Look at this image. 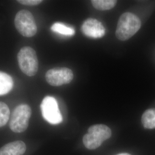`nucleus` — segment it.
<instances>
[{
  "instance_id": "6e6552de",
  "label": "nucleus",
  "mask_w": 155,
  "mask_h": 155,
  "mask_svg": "<svg viewBox=\"0 0 155 155\" xmlns=\"http://www.w3.org/2000/svg\"><path fill=\"white\" fill-rule=\"evenodd\" d=\"M81 31L86 36L93 39L101 38L106 33L105 28L102 22L93 18H87L83 22Z\"/></svg>"
},
{
  "instance_id": "0eeeda50",
  "label": "nucleus",
  "mask_w": 155,
  "mask_h": 155,
  "mask_svg": "<svg viewBox=\"0 0 155 155\" xmlns=\"http://www.w3.org/2000/svg\"><path fill=\"white\" fill-rule=\"evenodd\" d=\"M74 78L72 70L67 67H58L49 70L45 74L47 82L53 86L70 83Z\"/></svg>"
},
{
  "instance_id": "dca6fc26",
  "label": "nucleus",
  "mask_w": 155,
  "mask_h": 155,
  "mask_svg": "<svg viewBox=\"0 0 155 155\" xmlns=\"http://www.w3.org/2000/svg\"><path fill=\"white\" fill-rule=\"evenodd\" d=\"M117 155H131L129 153H120V154H118Z\"/></svg>"
},
{
  "instance_id": "4468645a",
  "label": "nucleus",
  "mask_w": 155,
  "mask_h": 155,
  "mask_svg": "<svg viewBox=\"0 0 155 155\" xmlns=\"http://www.w3.org/2000/svg\"><path fill=\"white\" fill-rule=\"evenodd\" d=\"M10 110L8 105L0 102V127L4 126L9 121Z\"/></svg>"
},
{
  "instance_id": "2eb2a0df",
  "label": "nucleus",
  "mask_w": 155,
  "mask_h": 155,
  "mask_svg": "<svg viewBox=\"0 0 155 155\" xmlns=\"http://www.w3.org/2000/svg\"><path fill=\"white\" fill-rule=\"evenodd\" d=\"M18 2L24 5L35 6L41 4L43 1L41 0H18Z\"/></svg>"
},
{
  "instance_id": "f03ea898",
  "label": "nucleus",
  "mask_w": 155,
  "mask_h": 155,
  "mask_svg": "<svg viewBox=\"0 0 155 155\" xmlns=\"http://www.w3.org/2000/svg\"><path fill=\"white\" fill-rule=\"evenodd\" d=\"M111 136V129L107 126L103 124L94 125L89 127L88 133L84 135L83 144L88 150H95Z\"/></svg>"
},
{
  "instance_id": "423d86ee",
  "label": "nucleus",
  "mask_w": 155,
  "mask_h": 155,
  "mask_svg": "<svg viewBox=\"0 0 155 155\" xmlns=\"http://www.w3.org/2000/svg\"><path fill=\"white\" fill-rule=\"evenodd\" d=\"M40 107L42 116L47 122L52 125L61 123L63 118L55 98L51 96L45 97Z\"/></svg>"
},
{
  "instance_id": "9b49d317",
  "label": "nucleus",
  "mask_w": 155,
  "mask_h": 155,
  "mask_svg": "<svg viewBox=\"0 0 155 155\" xmlns=\"http://www.w3.org/2000/svg\"><path fill=\"white\" fill-rule=\"evenodd\" d=\"M141 122L145 129H155V109H150L145 111L141 117Z\"/></svg>"
},
{
  "instance_id": "1a4fd4ad",
  "label": "nucleus",
  "mask_w": 155,
  "mask_h": 155,
  "mask_svg": "<svg viewBox=\"0 0 155 155\" xmlns=\"http://www.w3.org/2000/svg\"><path fill=\"white\" fill-rule=\"evenodd\" d=\"M27 147L22 141H16L6 144L0 148V155H22Z\"/></svg>"
},
{
  "instance_id": "ddd939ff",
  "label": "nucleus",
  "mask_w": 155,
  "mask_h": 155,
  "mask_svg": "<svg viewBox=\"0 0 155 155\" xmlns=\"http://www.w3.org/2000/svg\"><path fill=\"white\" fill-rule=\"evenodd\" d=\"M51 29L54 32L67 36H73L75 33L74 28L68 27L61 22H55L52 25Z\"/></svg>"
},
{
  "instance_id": "f8f14e48",
  "label": "nucleus",
  "mask_w": 155,
  "mask_h": 155,
  "mask_svg": "<svg viewBox=\"0 0 155 155\" xmlns=\"http://www.w3.org/2000/svg\"><path fill=\"white\" fill-rule=\"evenodd\" d=\"M91 2L94 8L99 11L110 10L117 2L115 0H93Z\"/></svg>"
},
{
  "instance_id": "7ed1b4c3",
  "label": "nucleus",
  "mask_w": 155,
  "mask_h": 155,
  "mask_svg": "<svg viewBox=\"0 0 155 155\" xmlns=\"http://www.w3.org/2000/svg\"><path fill=\"white\" fill-rule=\"evenodd\" d=\"M20 68L29 77L34 76L38 70L39 63L35 51L29 47H23L17 54Z\"/></svg>"
},
{
  "instance_id": "20e7f679",
  "label": "nucleus",
  "mask_w": 155,
  "mask_h": 155,
  "mask_svg": "<svg viewBox=\"0 0 155 155\" xmlns=\"http://www.w3.org/2000/svg\"><path fill=\"white\" fill-rule=\"evenodd\" d=\"M31 116V107L25 104L17 106L12 114L9 127L15 133L24 132L28 127L29 120Z\"/></svg>"
},
{
  "instance_id": "9d476101",
  "label": "nucleus",
  "mask_w": 155,
  "mask_h": 155,
  "mask_svg": "<svg viewBox=\"0 0 155 155\" xmlns=\"http://www.w3.org/2000/svg\"><path fill=\"white\" fill-rule=\"evenodd\" d=\"M13 80L9 75L0 71V95L10 92L13 87Z\"/></svg>"
},
{
  "instance_id": "f257e3e1",
  "label": "nucleus",
  "mask_w": 155,
  "mask_h": 155,
  "mask_svg": "<svg viewBox=\"0 0 155 155\" xmlns=\"http://www.w3.org/2000/svg\"><path fill=\"white\" fill-rule=\"evenodd\" d=\"M141 22L138 17L130 12L123 13L119 18L116 31L117 39L126 41L130 39L141 28Z\"/></svg>"
},
{
  "instance_id": "39448f33",
  "label": "nucleus",
  "mask_w": 155,
  "mask_h": 155,
  "mask_svg": "<svg viewBox=\"0 0 155 155\" xmlns=\"http://www.w3.org/2000/svg\"><path fill=\"white\" fill-rule=\"evenodd\" d=\"M15 24L18 32L23 36L31 38L37 32V26L33 15L27 10H22L17 13Z\"/></svg>"
}]
</instances>
